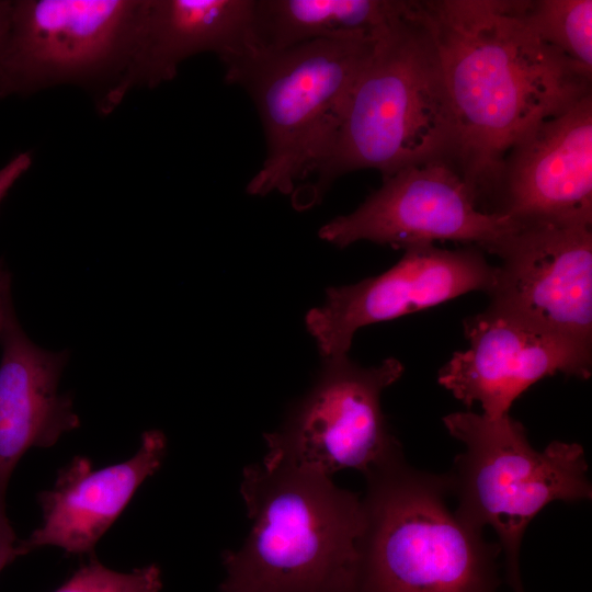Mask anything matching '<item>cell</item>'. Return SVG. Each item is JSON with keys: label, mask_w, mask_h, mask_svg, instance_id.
<instances>
[{"label": "cell", "mask_w": 592, "mask_h": 592, "mask_svg": "<svg viewBox=\"0 0 592 592\" xmlns=\"http://www.w3.org/2000/svg\"><path fill=\"white\" fill-rule=\"evenodd\" d=\"M469 342L439 372V384L470 408L497 419L540 379L556 374L587 379L592 344L487 308L464 321Z\"/></svg>", "instance_id": "7c38bea8"}, {"label": "cell", "mask_w": 592, "mask_h": 592, "mask_svg": "<svg viewBox=\"0 0 592 592\" xmlns=\"http://www.w3.org/2000/svg\"><path fill=\"white\" fill-rule=\"evenodd\" d=\"M443 423L465 446L447 474L449 493L457 499L454 512L479 531L490 526L496 532L508 582L514 592H524L519 559L528 524L551 502L592 498L584 449L554 441L536 451L510 413L492 419L454 412Z\"/></svg>", "instance_id": "8992f818"}, {"label": "cell", "mask_w": 592, "mask_h": 592, "mask_svg": "<svg viewBox=\"0 0 592 592\" xmlns=\"http://www.w3.org/2000/svg\"><path fill=\"white\" fill-rule=\"evenodd\" d=\"M161 588V571L156 563L118 572L91 557L55 592H159Z\"/></svg>", "instance_id": "d6986e66"}, {"label": "cell", "mask_w": 592, "mask_h": 592, "mask_svg": "<svg viewBox=\"0 0 592 592\" xmlns=\"http://www.w3.org/2000/svg\"><path fill=\"white\" fill-rule=\"evenodd\" d=\"M12 1H0V49L8 33Z\"/></svg>", "instance_id": "603a6c76"}, {"label": "cell", "mask_w": 592, "mask_h": 592, "mask_svg": "<svg viewBox=\"0 0 592 592\" xmlns=\"http://www.w3.org/2000/svg\"><path fill=\"white\" fill-rule=\"evenodd\" d=\"M166 451L164 434L149 430L143 433L136 454L123 463L94 469L88 458L73 457L55 486L38 494L43 523L16 543L15 556L44 546L71 555L91 554L139 486L159 469Z\"/></svg>", "instance_id": "9a60e30c"}, {"label": "cell", "mask_w": 592, "mask_h": 592, "mask_svg": "<svg viewBox=\"0 0 592 592\" xmlns=\"http://www.w3.org/2000/svg\"><path fill=\"white\" fill-rule=\"evenodd\" d=\"M455 123L439 53L419 1L376 38L335 132L310 178L292 194L296 209L321 202L345 173L376 169L383 179L418 163L447 160Z\"/></svg>", "instance_id": "7a4b0ae2"}, {"label": "cell", "mask_w": 592, "mask_h": 592, "mask_svg": "<svg viewBox=\"0 0 592 592\" xmlns=\"http://www.w3.org/2000/svg\"><path fill=\"white\" fill-rule=\"evenodd\" d=\"M13 308L12 277L4 262L0 260V338L7 317Z\"/></svg>", "instance_id": "7402d4cb"}, {"label": "cell", "mask_w": 592, "mask_h": 592, "mask_svg": "<svg viewBox=\"0 0 592 592\" xmlns=\"http://www.w3.org/2000/svg\"><path fill=\"white\" fill-rule=\"evenodd\" d=\"M31 164L32 156L29 152H23L15 156L0 169V203Z\"/></svg>", "instance_id": "ffe728a7"}, {"label": "cell", "mask_w": 592, "mask_h": 592, "mask_svg": "<svg viewBox=\"0 0 592 592\" xmlns=\"http://www.w3.org/2000/svg\"><path fill=\"white\" fill-rule=\"evenodd\" d=\"M515 225L508 216L482 212L458 170L434 160L383 179L355 210L333 218L318 235L339 248L367 240L406 250L452 240L491 253Z\"/></svg>", "instance_id": "9c48e42d"}, {"label": "cell", "mask_w": 592, "mask_h": 592, "mask_svg": "<svg viewBox=\"0 0 592 592\" xmlns=\"http://www.w3.org/2000/svg\"><path fill=\"white\" fill-rule=\"evenodd\" d=\"M494 214L516 223L592 224V94L534 125L508 151Z\"/></svg>", "instance_id": "4fadbf2b"}, {"label": "cell", "mask_w": 592, "mask_h": 592, "mask_svg": "<svg viewBox=\"0 0 592 592\" xmlns=\"http://www.w3.org/2000/svg\"><path fill=\"white\" fill-rule=\"evenodd\" d=\"M402 0H254L253 47L283 50L343 34L376 35L400 18Z\"/></svg>", "instance_id": "e0dca14e"}, {"label": "cell", "mask_w": 592, "mask_h": 592, "mask_svg": "<svg viewBox=\"0 0 592 592\" xmlns=\"http://www.w3.org/2000/svg\"><path fill=\"white\" fill-rule=\"evenodd\" d=\"M519 15L537 38L592 73V1H516Z\"/></svg>", "instance_id": "ac0fdd59"}, {"label": "cell", "mask_w": 592, "mask_h": 592, "mask_svg": "<svg viewBox=\"0 0 592 592\" xmlns=\"http://www.w3.org/2000/svg\"><path fill=\"white\" fill-rule=\"evenodd\" d=\"M140 1H14L0 49V96L58 83L117 80ZM107 89V90H109Z\"/></svg>", "instance_id": "ba28073f"}, {"label": "cell", "mask_w": 592, "mask_h": 592, "mask_svg": "<svg viewBox=\"0 0 592 592\" xmlns=\"http://www.w3.org/2000/svg\"><path fill=\"white\" fill-rule=\"evenodd\" d=\"M384 273L329 287L306 327L323 358L348 354L361 328L431 308L470 292H488L493 265L480 248L448 250L422 244L403 250Z\"/></svg>", "instance_id": "8fae6325"}, {"label": "cell", "mask_w": 592, "mask_h": 592, "mask_svg": "<svg viewBox=\"0 0 592 592\" xmlns=\"http://www.w3.org/2000/svg\"><path fill=\"white\" fill-rule=\"evenodd\" d=\"M251 530L223 554L220 592H354L362 498L331 477L262 459L242 473Z\"/></svg>", "instance_id": "3957f363"}, {"label": "cell", "mask_w": 592, "mask_h": 592, "mask_svg": "<svg viewBox=\"0 0 592 592\" xmlns=\"http://www.w3.org/2000/svg\"><path fill=\"white\" fill-rule=\"evenodd\" d=\"M403 369L394 357L369 367L348 354L323 358L311 388L264 435L263 458L328 477L346 468L367 477L403 458L380 405Z\"/></svg>", "instance_id": "52a82bcc"}, {"label": "cell", "mask_w": 592, "mask_h": 592, "mask_svg": "<svg viewBox=\"0 0 592 592\" xmlns=\"http://www.w3.org/2000/svg\"><path fill=\"white\" fill-rule=\"evenodd\" d=\"M15 546V535L7 514H0V572L16 558Z\"/></svg>", "instance_id": "44dd1931"}, {"label": "cell", "mask_w": 592, "mask_h": 592, "mask_svg": "<svg viewBox=\"0 0 592 592\" xmlns=\"http://www.w3.org/2000/svg\"><path fill=\"white\" fill-rule=\"evenodd\" d=\"M380 33L283 50L251 47L221 61L226 81L253 101L265 135V159L247 185L249 194L292 195L310 178Z\"/></svg>", "instance_id": "5b68a950"}, {"label": "cell", "mask_w": 592, "mask_h": 592, "mask_svg": "<svg viewBox=\"0 0 592 592\" xmlns=\"http://www.w3.org/2000/svg\"><path fill=\"white\" fill-rule=\"evenodd\" d=\"M455 123L452 164L494 214L504 158L534 125L591 93L589 73L542 43L508 0L419 1Z\"/></svg>", "instance_id": "6da1fadb"}, {"label": "cell", "mask_w": 592, "mask_h": 592, "mask_svg": "<svg viewBox=\"0 0 592 592\" xmlns=\"http://www.w3.org/2000/svg\"><path fill=\"white\" fill-rule=\"evenodd\" d=\"M491 253L489 308L592 344L591 226L516 223Z\"/></svg>", "instance_id": "30bf717a"}, {"label": "cell", "mask_w": 592, "mask_h": 592, "mask_svg": "<svg viewBox=\"0 0 592 592\" xmlns=\"http://www.w3.org/2000/svg\"><path fill=\"white\" fill-rule=\"evenodd\" d=\"M0 514L5 492L21 457L31 447H50L80 425L69 395L58 392L69 353L35 344L20 325L14 308L0 338Z\"/></svg>", "instance_id": "2e32d148"}, {"label": "cell", "mask_w": 592, "mask_h": 592, "mask_svg": "<svg viewBox=\"0 0 592 592\" xmlns=\"http://www.w3.org/2000/svg\"><path fill=\"white\" fill-rule=\"evenodd\" d=\"M354 592H497L500 545L447 504V474L405 457L365 477Z\"/></svg>", "instance_id": "277c9868"}, {"label": "cell", "mask_w": 592, "mask_h": 592, "mask_svg": "<svg viewBox=\"0 0 592 592\" xmlns=\"http://www.w3.org/2000/svg\"><path fill=\"white\" fill-rule=\"evenodd\" d=\"M253 7L254 0L140 1L123 69L101 109L115 106L133 86L173 79L193 55L212 52L223 61L253 47Z\"/></svg>", "instance_id": "5bb4252c"}]
</instances>
